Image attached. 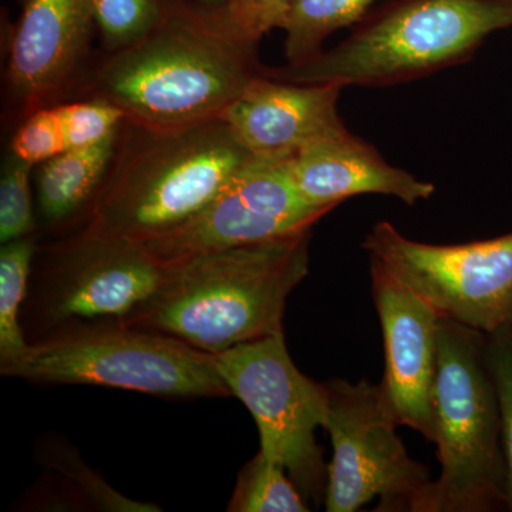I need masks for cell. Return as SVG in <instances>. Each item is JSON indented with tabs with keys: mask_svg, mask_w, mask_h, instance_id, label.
<instances>
[{
	"mask_svg": "<svg viewBox=\"0 0 512 512\" xmlns=\"http://www.w3.org/2000/svg\"><path fill=\"white\" fill-rule=\"evenodd\" d=\"M93 0H28L16 23L10 94L23 113L47 107L74 82L92 39Z\"/></svg>",
	"mask_w": 512,
	"mask_h": 512,
	"instance_id": "14",
	"label": "cell"
},
{
	"mask_svg": "<svg viewBox=\"0 0 512 512\" xmlns=\"http://www.w3.org/2000/svg\"><path fill=\"white\" fill-rule=\"evenodd\" d=\"M10 150L32 165L42 164L67 150L56 107L29 114L13 137Z\"/></svg>",
	"mask_w": 512,
	"mask_h": 512,
	"instance_id": "24",
	"label": "cell"
},
{
	"mask_svg": "<svg viewBox=\"0 0 512 512\" xmlns=\"http://www.w3.org/2000/svg\"><path fill=\"white\" fill-rule=\"evenodd\" d=\"M333 208L302 197L288 160L254 158L183 224L144 241L161 265L312 231Z\"/></svg>",
	"mask_w": 512,
	"mask_h": 512,
	"instance_id": "10",
	"label": "cell"
},
{
	"mask_svg": "<svg viewBox=\"0 0 512 512\" xmlns=\"http://www.w3.org/2000/svg\"><path fill=\"white\" fill-rule=\"evenodd\" d=\"M312 231L164 266L150 298L120 319L215 353L284 332L286 302L309 272Z\"/></svg>",
	"mask_w": 512,
	"mask_h": 512,
	"instance_id": "2",
	"label": "cell"
},
{
	"mask_svg": "<svg viewBox=\"0 0 512 512\" xmlns=\"http://www.w3.org/2000/svg\"><path fill=\"white\" fill-rule=\"evenodd\" d=\"M229 389L254 417L259 451L288 471L316 505L325 501L328 466L316 429L328 409L325 383L303 375L286 348L284 332L212 355Z\"/></svg>",
	"mask_w": 512,
	"mask_h": 512,
	"instance_id": "8",
	"label": "cell"
},
{
	"mask_svg": "<svg viewBox=\"0 0 512 512\" xmlns=\"http://www.w3.org/2000/svg\"><path fill=\"white\" fill-rule=\"evenodd\" d=\"M67 150L101 143L120 130L123 111L103 100L87 99L56 106Z\"/></svg>",
	"mask_w": 512,
	"mask_h": 512,
	"instance_id": "22",
	"label": "cell"
},
{
	"mask_svg": "<svg viewBox=\"0 0 512 512\" xmlns=\"http://www.w3.org/2000/svg\"><path fill=\"white\" fill-rule=\"evenodd\" d=\"M128 124L87 231L138 242L157 237L197 214L255 158L222 119L171 130Z\"/></svg>",
	"mask_w": 512,
	"mask_h": 512,
	"instance_id": "4",
	"label": "cell"
},
{
	"mask_svg": "<svg viewBox=\"0 0 512 512\" xmlns=\"http://www.w3.org/2000/svg\"><path fill=\"white\" fill-rule=\"evenodd\" d=\"M258 46L227 12L164 0L157 28L110 52L90 74L87 93L123 111L128 123L154 130L221 119L261 74Z\"/></svg>",
	"mask_w": 512,
	"mask_h": 512,
	"instance_id": "1",
	"label": "cell"
},
{
	"mask_svg": "<svg viewBox=\"0 0 512 512\" xmlns=\"http://www.w3.org/2000/svg\"><path fill=\"white\" fill-rule=\"evenodd\" d=\"M35 165L9 150L0 175V241L2 244L29 237L35 228L30 171Z\"/></svg>",
	"mask_w": 512,
	"mask_h": 512,
	"instance_id": "21",
	"label": "cell"
},
{
	"mask_svg": "<svg viewBox=\"0 0 512 512\" xmlns=\"http://www.w3.org/2000/svg\"><path fill=\"white\" fill-rule=\"evenodd\" d=\"M198 8L212 10V12H227L232 0H185Z\"/></svg>",
	"mask_w": 512,
	"mask_h": 512,
	"instance_id": "26",
	"label": "cell"
},
{
	"mask_svg": "<svg viewBox=\"0 0 512 512\" xmlns=\"http://www.w3.org/2000/svg\"><path fill=\"white\" fill-rule=\"evenodd\" d=\"M512 28V0H384L345 40L308 62L262 66L299 84L390 87L473 59L485 40Z\"/></svg>",
	"mask_w": 512,
	"mask_h": 512,
	"instance_id": "3",
	"label": "cell"
},
{
	"mask_svg": "<svg viewBox=\"0 0 512 512\" xmlns=\"http://www.w3.org/2000/svg\"><path fill=\"white\" fill-rule=\"evenodd\" d=\"M35 244L29 237L2 244L0 251V366L18 359L29 348L20 328V306L28 291Z\"/></svg>",
	"mask_w": 512,
	"mask_h": 512,
	"instance_id": "19",
	"label": "cell"
},
{
	"mask_svg": "<svg viewBox=\"0 0 512 512\" xmlns=\"http://www.w3.org/2000/svg\"><path fill=\"white\" fill-rule=\"evenodd\" d=\"M231 512H308V498L288 471L262 451L239 471L228 503Z\"/></svg>",
	"mask_w": 512,
	"mask_h": 512,
	"instance_id": "18",
	"label": "cell"
},
{
	"mask_svg": "<svg viewBox=\"0 0 512 512\" xmlns=\"http://www.w3.org/2000/svg\"><path fill=\"white\" fill-rule=\"evenodd\" d=\"M384 0H295L282 30L288 63L308 62L323 52L333 33L355 28Z\"/></svg>",
	"mask_w": 512,
	"mask_h": 512,
	"instance_id": "17",
	"label": "cell"
},
{
	"mask_svg": "<svg viewBox=\"0 0 512 512\" xmlns=\"http://www.w3.org/2000/svg\"><path fill=\"white\" fill-rule=\"evenodd\" d=\"M119 134L120 130L94 146L72 148L40 164L37 202L47 221L66 220L96 198L119 150Z\"/></svg>",
	"mask_w": 512,
	"mask_h": 512,
	"instance_id": "16",
	"label": "cell"
},
{
	"mask_svg": "<svg viewBox=\"0 0 512 512\" xmlns=\"http://www.w3.org/2000/svg\"><path fill=\"white\" fill-rule=\"evenodd\" d=\"M288 168L306 201L333 210L357 195H384L412 207L436 192V185L394 167L349 128L302 148L289 158Z\"/></svg>",
	"mask_w": 512,
	"mask_h": 512,
	"instance_id": "15",
	"label": "cell"
},
{
	"mask_svg": "<svg viewBox=\"0 0 512 512\" xmlns=\"http://www.w3.org/2000/svg\"><path fill=\"white\" fill-rule=\"evenodd\" d=\"M113 326L72 330L29 345L0 366L28 382L92 384L164 397L231 396L211 353L163 333Z\"/></svg>",
	"mask_w": 512,
	"mask_h": 512,
	"instance_id": "6",
	"label": "cell"
},
{
	"mask_svg": "<svg viewBox=\"0 0 512 512\" xmlns=\"http://www.w3.org/2000/svg\"><path fill=\"white\" fill-rule=\"evenodd\" d=\"M164 268L143 242L84 229L60 255L49 292L57 320L120 319L156 291Z\"/></svg>",
	"mask_w": 512,
	"mask_h": 512,
	"instance_id": "12",
	"label": "cell"
},
{
	"mask_svg": "<svg viewBox=\"0 0 512 512\" xmlns=\"http://www.w3.org/2000/svg\"><path fill=\"white\" fill-rule=\"evenodd\" d=\"M325 383L323 429L332 443L325 504L328 512H355L379 500L377 512H429L434 480L397 434L379 384L367 379Z\"/></svg>",
	"mask_w": 512,
	"mask_h": 512,
	"instance_id": "7",
	"label": "cell"
},
{
	"mask_svg": "<svg viewBox=\"0 0 512 512\" xmlns=\"http://www.w3.org/2000/svg\"><path fill=\"white\" fill-rule=\"evenodd\" d=\"M433 416L440 476L431 488L429 512L507 511V467L487 335L443 318Z\"/></svg>",
	"mask_w": 512,
	"mask_h": 512,
	"instance_id": "5",
	"label": "cell"
},
{
	"mask_svg": "<svg viewBox=\"0 0 512 512\" xmlns=\"http://www.w3.org/2000/svg\"><path fill=\"white\" fill-rule=\"evenodd\" d=\"M362 248L421 296L440 318L493 333L512 323V232L437 245L377 222Z\"/></svg>",
	"mask_w": 512,
	"mask_h": 512,
	"instance_id": "9",
	"label": "cell"
},
{
	"mask_svg": "<svg viewBox=\"0 0 512 512\" xmlns=\"http://www.w3.org/2000/svg\"><path fill=\"white\" fill-rule=\"evenodd\" d=\"M16 2L20 3L22 6H25V3L28 2V0H16Z\"/></svg>",
	"mask_w": 512,
	"mask_h": 512,
	"instance_id": "27",
	"label": "cell"
},
{
	"mask_svg": "<svg viewBox=\"0 0 512 512\" xmlns=\"http://www.w3.org/2000/svg\"><path fill=\"white\" fill-rule=\"evenodd\" d=\"M94 22L109 52L134 45L157 28L164 0H93Z\"/></svg>",
	"mask_w": 512,
	"mask_h": 512,
	"instance_id": "20",
	"label": "cell"
},
{
	"mask_svg": "<svg viewBox=\"0 0 512 512\" xmlns=\"http://www.w3.org/2000/svg\"><path fill=\"white\" fill-rule=\"evenodd\" d=\"M370 279L383 333L386 363L379 389L384 404L399 426L433 443L439 313L375 258H370Z\"/></svg>",
	"mask_w": 512,
	"mask_h": 512,
	"instance_id": "11",
	"label": "cell"
},
{
	"mask_svg": "<svg viewBox=\"0 0 512 512\" xmlns=\"http://www.w3.org/2000/svg\"><path fill=\"white\" fill-rule=\"evenodd\" d=\"M295 0H232L228 18L239 30L261 42L274 29H282Z\"/></svg>",
	"mask_w": 512,
	"mask_h": 512,
	"instance_id": "25",
	"label": "cell"
},
{
	"mask_svg": "<svg viewBox=\"0 0 512 512\" xmlns=\"http://www.w3.org/2000/svg\"><path fill=\"white\" fill-rule=\"evenodd\" d=\"M487 359L500 409L501 440L507 467V511L512 512V323L488 333Z\"/></svg>",
	"mask_w": 512,
	"mask_h": 512,
	"instance_id": "23",
	"label": "cell"
},
{
	"mask_svg": "<svg viewBox=\"0 0 512 512\" xmlns=\"http://www.w3.org/2000/svg\"><path fill=\"white\" fill-rule=\"evenodd\" d=\"M343 86L299 84L256 76L221 119L249 153L289 160L302 148L348 130L339 114Z\"/></svg>",
	"mask_w": 512,
	"mask_h": 512,
	"instance_id": "13",
	"label": "cell"
}]
</instances>
